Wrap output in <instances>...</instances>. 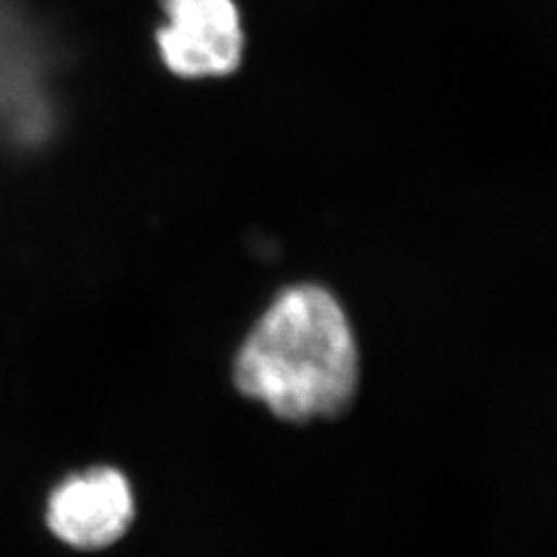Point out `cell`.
<instances>
[{"mask_svg":"<svg viewBox=\"0 0 557 557\" xmlns=\"http://www.w3.org/2000/svg\"><path fill=\"white\" fill-rule=\"evenodd\" d=\"M46 520L62 543L85 552L103 549L131 529L135 494L119 469L96 467L60 483L48 502Z\"/></svg>","mask_w":557,"mask_h":557,"instance_id":"3957f363","label":"cell"},{"mask_svg":"<svg viewBox=\"0 0 557 557\" xmlns=\"http://www.w3.org/2000/svg\"><path fill=\"white\" fill-rule=\"evenodd\" d=\"M158 34L165 66L184 79L225 77L239 66L244 34L234 0H165Z\"/></svg>","mask_w":557,"mask_h":557,"instance_id":"7a4b0ae2","label":"cell"},{"mask_svg":"<svg viewBox=\"0 0 557 557\" xmlns=\"http://www.w3.org/2000/svg\"><path fill=\"white\" fill-rule=\"evenodd\" d=\"M234 382L283 421L347 413L358 395L359 354L338 299L312 283L281 292L242 343Z\"/></svg>","mask_w":557,"mask_h":557,"instance_id":"6da1fadb","label":"cell"}]
</instances>
